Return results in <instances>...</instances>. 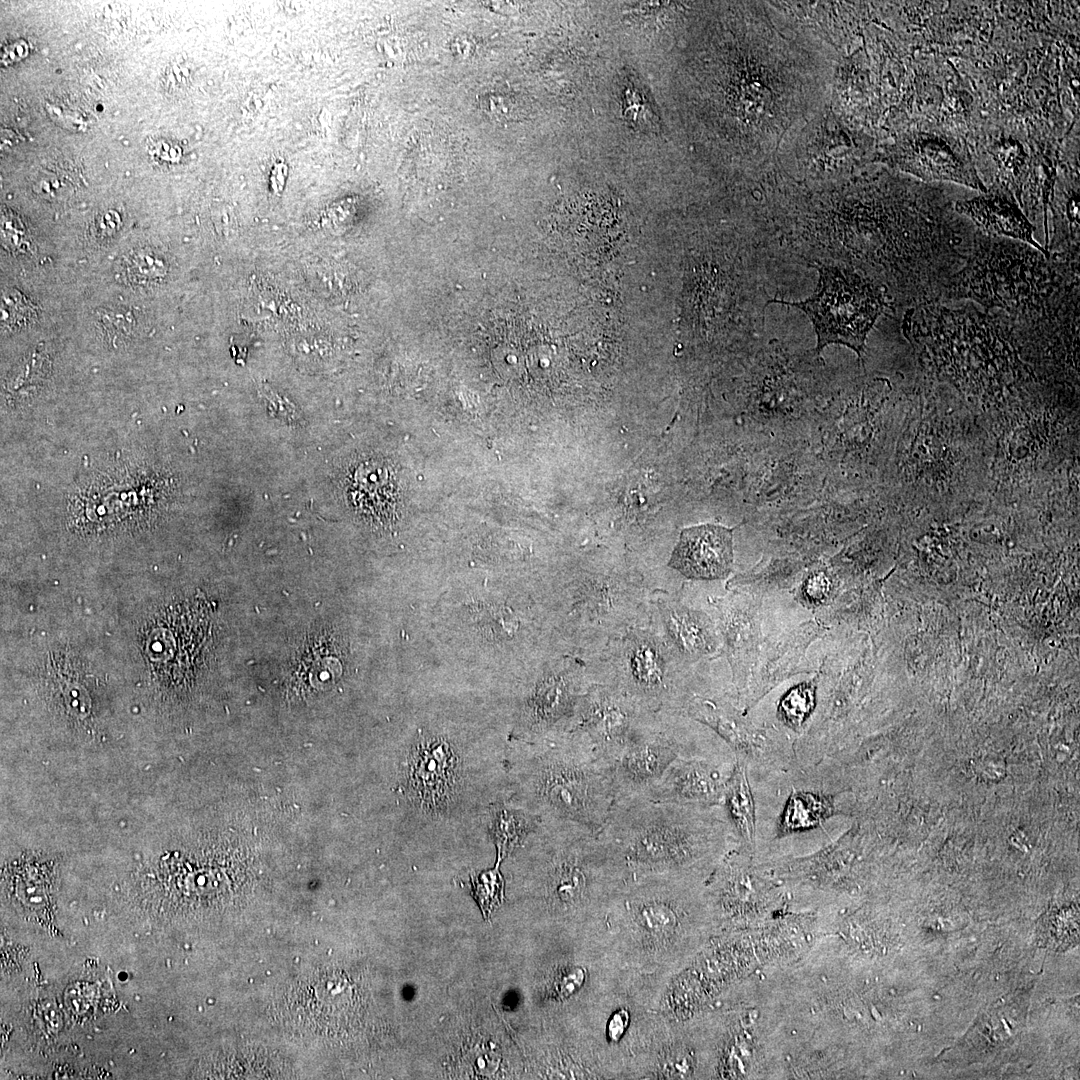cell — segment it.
Returning <instances> with one entry per match:
<instances>
[{
  "label": "cell",
  "instance_id": "52a82bcc",
  "mask_svg": "<svg viewBox=\"0 0 1080 1080\" xmlns=\"http://www.w3.org/2000/svg\"><path fill=\"white\" fill-rule=\"evenodd\" d=\"M681 711H657L612 763L616 798L645 796L679 757H727L724 743ZM615 798V799H616Z\"/></svg>",
  "mask_w": 1080,
  "mask_h": 1080
},
{
  "label": "cell",
  "instance_id": "4fadbf2b",
  "mask_svg": "<svg viewBox=\"0 0 1080 1080\" xmlns=\"http://www.w3.org/2000/svg\"><path fill=\"white\" fill-rule=\"evenodd\" d=\"M864 140L831 110L822 109L784 142L778 156L810 174L832 173L860 154Z\"/></svg>",
  "mask_w": 1080,
  "mask_h": 1080
},
{
  "label": "cell",
  "instance_id": "277c9868",
  "mask_svg": "<svg viewBox=\"0 0 1080 1080\" xmlns=\"http://www.w3.org/2000/svg\"><path fill=\"white\" fill-rule=\"evenodd\" d=\"M665 575L623 563H583L561 583V628L567 652L584 661L648 619L654 595L679 588Z\"/></svg>",
  "mask_w": 1080,
  "mask_h": 1080
},
{
  "label": "cell",
  "instance_id": "4dcf8cb0",
  "mask_svg": "<svg viewBox=\"0 0 1080 1080\" xmlns=\"http://www.w3.org/2000/svg\"><path fill=\"white\" fill-rule=\"evenodd\" d=\"M120 219L115 211H106L102 213L96 220V228L99 232L109 234L114 232L118 227Z\"/></svg>",
  "mask_w": 1080,
  "mask_h": 1080
},
{
  "label": "cell",
  "instance_id": "ba28073f",
  "mask_svg": "<svg viewBox=\"0 0 1080 1080\" xmlns=\"http://www.w3.org/2000/svg\"><path fill=\"white\" fill-rule=\"evenodd\" d=\"M682 712L711 730L749 770L797 767L794 744L774 728L753 724L728 694L693 690Z\"/></svg>",
  "mask_w": 1080,
  "mask_h": 1080
},
{
  "label": "cell",
  "instance_id": "cb8c5ba5",
  "mask_svg": "<svg viewBox=\"0 0 1080 1080\" xmlns=\"http://www.w3.org/2000/svg\"><path fill=\"white\" fill-rule=\"evenodd\" d=\"M127 278L134 284H156L167 272L165 259L150 249L131 253L125 263Z\"/></svg>",
  "mask_w": 1080,
  "mask_h": 1080
},
{
  "label": "cell",
  "instance_id": "8fae6325",
  "mask_svg": "<svg viewBox=\"0 0 1080 1080\" xmlns=\"http://www.w3.org/2000/svg\"><path fill=\"white\" fill-rule=\"evenodd\" d=\"M648 621L687 666L721 656V641L711 611L688 600L686 583L658 591Z\"/></svg>",
  "mask_w": 1080,
  "mask_h": 1080
},
{
  "label": "cell",
  "instance_id": "5bb4252c",
  "mask_svg": "<svg viewBox=\"0 0 1080 1080\" xmlns=\"http://www.w3.org/2000/svg\"><path fill=\"white\" fill-rule=\"evenodd\" d=\"M734 762L730 757H679L643 797L699 807L722 806Z\"/></svg>",
  "mask_w": 1080,
  "mask_h": 1080
},
{
  "label": "cell",
  "instance_id": "30bf717a",
  "mask_svg": "<svg viewBox=\"0 0 1080 1080\" xmlns=\"http://www.w3.org/2000/svg\"><path fill=\"white\" fill-rule=\"evenodd\" d=\"M654 714L619 689L593 683L578 704L573 727L584 731L599 755L612 765Z\"/></svg>",
  "mask_w": 1080,
  "mask_h": 1080
},
{
  "label": "cell",
  "instance_id": "f1b7e54d",
  "mask_svg": "<svg viewBox=\"0 0 1080 1080\" xmlns=\"http://www.w3.org/2000/svg\"><path fill=\"white\" fill-rule=\"evenodd\" d=\"M28 54V43L24 40H15L2 49L1 60L4 64H12L21 60Z\"/></svg>",
  "mask_w": 1080,
  "mask_h": 1080
},
{
  "label": "cell",
  "instance_id": "7402d4cb",
  "mask_svg": "<svg viewBox=\"0 0 1080 1080\" xmlns=\"http://www.w3.org/2000/svg\"><path fill=\"white\" fill-rule=\"evenodd\" d=\"M539 818L524 809L502 808L497 811L493 822V835L498 857L504 856L534 833L540 825Z\"/></svg>",
  "mask_w": 1080,
  "mask_h": 1080
},
{
  "label": "cell",
  "instance_id": "d4e9b609",
  "mask_svg": "<svg viewBox=\"0 0 1080 1080\" xmlns=\"http://www.w3.org/2000/svg\"><path fill=\"white\" fill-rule=\"evenodd\" d=\"M472 891L484 915H488L502 900L503 879L498 868L472 875Z\"/></svg>",
  "mask_w": 1080,
  "mask_h": 1080
},
{
  "label": "cell",
  "instance_id": "603a6c76",
  "mask_svg": "<svg viewBox=\"0 0 1080 1080\" xmlns=\"http://www.w3.org/2000/svg\"><path fill=\"white\" fill-rule=\"evenodd\" d=\"M1038 938L1043 946L1064 950L1078 942V913L1051 914L1038 926Z\"/></svg>",
  "mask_w": 1080,
  "mask_h": 1080
},
{
  "label": "cell",
  "instance_id": "9c48e42d",
  "mask_svg": "<svg viewBox=\"0 0 1080 1080\" xmlns=\"http://www.w3.org/2000/svg\"><path fill=\"white\" fill-rule=\"evenodd\" d=\"M876 160L924 181L953 182L981 193L987 191L967 143L942 128H910L886 145Z\"/></svg>",
  "mask_w": 1080,
  "mask_h": 1080
},
{
  "label": "cell",
  "instance_id": "6da1fadb",
  "mask_svg": "<svg viewBox=\"0 0 1080 1080\" xmlns=\"http://www.w3.org/2000/svg\"><path fill=\"white\" fill-rule=\"evenodd\" d=\"M598 835L639 871L708 868L733 838L722 806L618 797Z\"/></svg>",
  "mask_w": 1080,
  "mask_h": 1080
},
{
  "label": "cell",
  "instance_id": "484cf974",
  "mask_svg": "<svg viewBox=\"0 0 1080 1080\" xmlns=\"http://www.w3.org/2000/svg\"><path fill=\"white\" fill-rule=\"evenodd\" d=\"M99 323L107 339L117 345L130 339L135 331L136 319L125 308H106L99 312Z\"/></svg>",
  "mask_w": 1080,
  "mask_h": 1080
},
{
  "label": "cell",
  "instance_id": "8992f818",
  "mask_svg": "<svg viewBox=\"0 0 1080 1080\" xmlns=\"http://www.w3.org/2000/svg\"><path fill=\"white\" fill-rule=\"evenodd\" d=\"M817 288L804 301L773 300L803 311L813 324L816 350L830 344L852 349L861 359L868 333L883 313L885 287L852 268L818 263Z\"/></svg>",
  "mask_w": 1080,
  "mask_h": 1080
},
{
  "label": "cell",
  "instance_id": "f546056e",
  "mask_svg": "<svg viewBox=\"0 0 1080 1080\" xmlns=\"http://www.w3.org/2000/svg\"><path fill=\"white\" fill-rule=\"evenodd\" d=\"M582 979L583 974L581 971H577L576 969L567 971L565 974L559 977L557 981L559 992L561 994H569L573 992L578 986H580Z\"/></svg>",
  "mask_w": 1080,
  "mask_h": 1080
},
{
  "label": "cell",
  "instance_id": "ffe728a7",
  "mask_svg": "<svg viewBox=\"0 0 1080 1080\" xmlns=\"http://www.w3.org/2000/svg\"><path fill=\"white\" fill-rule=\"evenodd\" d=\"M728 823L740 846L750 853L756 843V808L748 766L735 758L722 803Z\"/></svg>",
  "mask_w": 1080,
  "mask_h": 1080
},
{
  "label": "cell",
  "instance_id": "5b68a950",
  "mask_svg": "<svg viewBox=\"0 0 1080 1080\" xmlns=\"http://www.w3.org/2000/svg\"><path fill=\"white\" fill-rule=\"evenodd\" d=\"M585 662L594 683L611 685L655 712H682L693 691L692 667L676 656L648 619Z\"/></svg>",
  "mask_w": 1080,
  "mask_h": 1080
},
{
  "label": "cell",
  "instance_id": "7c38bea8",
  "mask_svg": "<svg viewBox=\"0 0 1080 1080\" xmlns=\"http://www.w3.org/2000/svg\"><path fill=\"white\" fill-rule=\"evenodd\" d=\"M708 605L736 696L744 688L762 646L761 602L748 593L732 591L710 597Z\"/></svg>",
  "mask_w": 1080,
  "mask_h": 1080
},
{
  "label": "cell",
  "instance_id": "4316f807",
  "mask_svg": "<svg viewBox=\"0 0 1080 1080\" xmlns=\"http://www.w3.org/2000/svg\"><path fill=\"white\" fill-rule=\"evenodd\" d=\"M149 155L159 164L178 163L182 157L181 147L165 138L154 140L148 148Z\"/></svg>",
  "mask_w": 1080,
  "mask_h": 1080
},
{
  "label": "cell",
  "instance_id": "7a4b0ae2",
  "mask_svg": "<svg viewBox=\"0 0 1080 1080\" xmlns=\"http://www.w3.org/2000/svg\"><path fill=\"white\" fill-rule=\"evenodd\" d=\"M1066 264L1016 240L980 232L943 299L968 300L1012 323L1044 317L1078 294Z\"/></svg>",
  "mask_w": 1080,
  "mask_h": 1080
},
{
  "label": "cell",
  "instance_id": "e0dca14e",
  "mask_svg": "<svg viewBox=\"0 0 1080 1080\" xmlns=\"http://www.w3.org/2000/svg\"><path fill=\"white\" fill-rule=\"evenodd\" d=\"M407 776L410 793L422 807L442 809L456 791L457 755L442 739L424 740L411 752Z\"/></svg>",
  "mask_w": 1080,
  "mask_h": 1080
},
{
  "label": "cell",
  "instance_id": "2e32d148",
  "mask_svg": "<svg viewBox=\"0 0 1080 1080\" xmlns=\"http://www.w3.org/2000/svg\"><path fill=\"white\" fill-rule=\"evenodd\" d=\"M733 531L718 524L684 528L666 566L690 580L727 578L734 563Z\"/></svg>",
  "mask_w": 1080,
  "mask_h": 1080
},
{
  "label": "cell",
  "instance_id": "d6986e66",
  "mask_svg": "<svg viewBox=\"0 0 1080 1080\" xmlns=\"http://www.w3.org/2000/svg\"><path fill=\"white\" fill-rule=\"evenodd\" d=\"M839 813L836 793L791 789L778 815L776 837L812 831Z\"/></svg>",
  "mask_w": 1080,
  "mask_h": 1080
},
{
  "label": "cell",
  "instance_id": "44dd1931",
  "mask_svg": "<svg viewBox=\"0 0 1080 1080\" xmlns=\"http://www.w3.org/2000/svg\"><path fill=\"white\" fill-rule=\"evenodd\" d=\"M818 703L816 678L790 687L777 705V718L788 729L801 733Z\"/></svg>",
  "mask_w": 1080,
  "mask_h": 1080
},
{
  "label": "cell",
  "instance_id": "3957f363",
  "mask_svg": "<svg viewBox=\"0 0 1080 1080\" xmlns=\"http://www.w3.org/2000/svg\"><path fill=\"white\" fill-rule=\"evenodd\" d=\"M518 778L531 810L598 833L616 798L612 765L577 727L523 752Z\"/></svg>",
  "mask_w": 1080,
  "mask_h": 1080
},
{
  "label": "cell",
  "instance_id": "ac0fdd59",
  "mask_svg": "<svg viewBox=\"0 0 1080 1080\" xmlns=\"http://www.w3.org/2000/svg\"><path fill=\"white\" fill-rule=\"evenodd\" d=\"M955 210L969 218L980 233L1027 243L1050 257V252L1034 238L1035 227L1008 192L990 187L980 195L959 200Z\"/></svg>",
  "mask_w": 1080,
  "mask_h": 1080
},
{
  "label": "cell",
  "instance_id": "83f0119b",
  "mask_svg": "<svg viewBox=\"0 0 1080 1080\" xmlns=\"http://www.w3.org/2000/svg\"><path fill=\"white\" fill-rule=\"evenodd\" d=\"M830 584V580L825 574H815L810 576L805 581L802 588L803 598L811 603L824 601L829 594Z\"/></svg>",
  "mask_w": 1080,
  "mask_h": 1080
},
{
  "label": "cell",
  "instance_id": "9a60e30c",
  "mask_svg": "<svg viewBox=\"0 0 1080 1080\" xmlns=\"http://www.w3.org/2000/svg\"><path fill=\"white\" fill-rule=\"evenodd\" d=\"M821 633L820 626L809 621L765 648L761 647L744 688L734 698L736 705L748 713L784 680L799 673H809L806 650Z\"/></svg>",
  "mask_w": 1080,
  "mask_h": 1080
}]
</instances>
